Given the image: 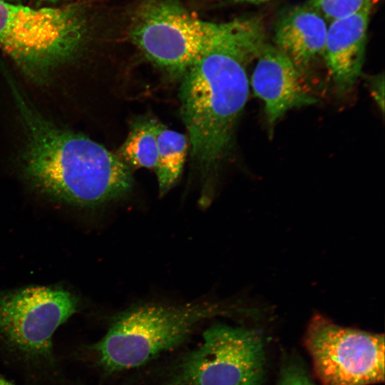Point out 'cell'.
Wrapping results in <instances>:
<instances>
[{"mask_svg": "<svg viewBox=\"0 0 385 385\" xmlns=\"http://www.w3.org/2000/svg\"><path fill=\"white\" fill-rule=\"evenodd\" d=\"M0 385H14L3 376H0Z\"/></svg>", "mask_w": 385, "mask_h": 385, "instance_id": "ac0fdd59", "label": "cell"}, {"mask_svg": "<svg viewBox=\"0 0 385 385\" xmlns=\"http://www.w3.org/2000/svg\"><path fill=\"white\" fill-rule=\"evenodd\" d=\"M158 162L155 169L160 195L167 193L178 180L188 148L187 137L160 122L157 128Z\"/></svg>", "mask_w": 385, "mask_h": 385, "instance_id": "7c38bea8", "label": "cell"}, {"mask_svg": "<svg viewBox=\"0 0 385 385\" xmlns=\"http://www.w3.org/2000/svg\"><path fill=\"white\" fill-rule=\"evenodd\" d=\"M256 18L220 23L211 50L180 78V113L191 153L205 175L230 151L249 96L248 66L266 44Z\"/></svg>", "mask_w": 385, "mask_h": 385, "instance_id": "6da1fadb", "label": "cell"}, {"mask_svg": "<svg viewBox=\"0 0 385 385\" xmlns=\"http://www.w3.org/2000/svg\"><path fill=\"white\" fill-rule=\"evenodd\" d=\"M278 385H315L306 373L297 366L286 367Z\"/></svg>", "mask_w": 385, "mask_h": 385, "instance_id": "9a60e30c", "label": "cell"}, {"mask_svg": "<svg viewBox=\"0 0 385 385\" xmlns=\"http://www.w3.org/2000/svg\"><path fill=\"white\" fill-rule=\"evenodd\" d=\"M236 2L247 3V4H262L270 1L271 0H234Z\"/></svg>", "mask_w": 385, "mask_h": 385, "instance_id": "e0dca14e", "label": "cell"}, {"mask_svg": "<svg viewBox=\"0 0 385 385\" xmlns=\"http://www.w3.org/2000/svg\"><path fill=\"white\" fill-rule=\"evenodd\" d=\"M255 61L250 84L264 103L270 132L289 111L318 102L305 75L274 45L266 43Z\"/></svg>", "mask_w": 385, "mask_h": 385, "instance_id": "9c48e42d", "label": "cell"}, {"mask_svg": "<svg viewBox=\"0 0 385 385\" xmlns=\"http://www.w3.org/2000/svg\"><path fill=\"white\" fill-rule=\"evenodd\" d=\"M366 82L369 83V88L374 99L383 112L384 104V78L383 73L369 76L367 78Z\"/></svg>", "mask_w": 385, "mask_h": 385, "instance_id": "2e32d148", "label": "cell"}, {"mask_svg": "<svg viewBox=\"0 0 385 385\" xmlns=\"http://www.w3.org/2000/svg\"><path fill=\"white\" fill-rule=\"evenodd\" d=\"M78 299L58 287L0 292V344L20 356L52 359V337L77 310Z\"/></svg>", "mask_w": 385, "mask_h": 385, "instance_id": "52a82bcc", "label": "cell"}, {"mask_svg": "<svg viewBox=\"0 0 385 385\" xmlns=\"http://www.w3.org/2000/svg\"><path fill=\"white\" fill-rule=\"evenodd\" d=\"M328 24L309 4L284 13L274 28L275 46L304 75L319 57H323Z\"/></svg>", "mask_w": 385, "mask_h": 385, "instance_id": "8fae6325", "label": "cell"}, {"mask_svg": "<svg viewBox=\"0 0 385 385\" xmlns=\"http://www.w3.org/2000/svg\"><path fill=\"white\" fill-rule=\"evenodd\" d=\"M40 1H44V2H48V3H51V4H56V3L63 1H65V0H40Z\"/></svg>", "mask_w": 385, "mask_h": 385, "instance_id": "d6986e66", "label": "cell"}, {"mask_svg": "<svg viewBox=\"0 0 385 385\" xmlns=\"http://www.w3.org/2000/svg\"><path fill=\"white\" fill-rule=\"evenodd\" d=\"M369 0H310L309 3L327 21H332L359 11Z\"/></svg>", "mask_w": 385, "mask_h": 385, "instance_id": "5bb4252c", "label": "cell"}, {"mask_svg": "<svg viewBox=\"0 0 385 385\" xmlns=\"http://www.w3.org/2000/svg\"><path fill=\"white\" fill-rule=\"evenodd\" d=\"M202 339L178 366L174 385H260L265 349L259 333L218 324Z\"/></svg>", "mask_w": 385, "mask_h": 385, "instance_id": "ba28073f", "label": "cell"}, {"mask_svg": "<svg viewBox=\"0 0 385 385\" xmlns=\"http://www.w3.org/2000/svg\"><path fill=\"white\" fill-rule=\"evenodd\" d=\"M305 346L322 385H372L384 381V336L338 325L316 315Z\"/></svg>", "mask_w": 385, "mask_h": 385, "instance_id": "8992f818", "label": "cell"}, {"mask_svg": "<svg viewBox=\"0 0 385 385\" xmlns=\"http://www.w3.org/2000/svg\"><path fill=\"white\" fill-rule=\"evenodd\" d=\"M87 36L77 6L36 9L0 0V48L36 81L73 58Z\"/></svg>", "mask_w": 385, "mask_h": 385, "instance_id": "277c9868", "label": "cell"}, {"mask_svg": "<svg viewBox=\"0 0 385 385\" xmlns=\"http://www.w3.org/2000/svg\"><path fill=\"white\" fill-rule=\"evenodd\" d=\"M376 0L359 11L330 21L323 58L339 95L351 91L361 74L367 31Z\"/></svg>", "mask_w": 385, "mask_h": 385, "instance_id": "30bf717a", "label": "cell"}, {"mask_svg": "<svg viewBox=\"0 0 385 385\" xmlns=\"http://www.w3.org/2000/svg\"><path fill=\"white\" fill-rule=\"evenodd\" d=\"M229 312L226 305L208 301L133 307L115 317L92 348L107 372L134 369L179 346L200 323Z\"/></svg>", "mask_w": 385, "mask_h": 385, "instance_id": "3957f363", "label": "cell"}, {"mask_svg": "<svg viewBox=\"0 0 385 385\" xmlns=\"http://www.w3.org/2000/svg\"><path fill=\"white\" fill-rule=\"evenodd\" d=\"M1 1H7V0H1Z\"/></svg>", "mask_w": 385, "mask_h": 385, "instance_id": "ffe728a7", "label": "cell"}, {"mask_svg": "<svg viewBox=\"0 0 385 385\" xmlns=\"http://www.w3.org/2000/svg\"><path fill=\"white\" fill-rule=\"evenodd\" d=\"M9 83L26 133L23 173L36 191L80 207L100 205L129 192L133 184L131 170L116 153L48 121L13 81Z\"/></svg>", "mask_w": 385, "mask_h": 385, "instance_id": "7a4b0ae2", "label": "cell"}, {"mask_svg": "<svg viewBox=\"0 0 385 385\" xmlns=\"http://www.w3.org/2000/svg\"><path fill=\"white\" fill-rule=\"evenodd\" d=\"M219 29L178 0H146L132 18L129 36L151 63L181 78L211 50Z\"/></svg>", "mask_w": 385, "mask_h": 385, "instance_id": "5b68a950", "label": "cell"}, {"mask_svg": "<svg viewBox=\"0 0 385 385\" xmlns=\"http://www.w3.org/2000/svg\"><path fill=\"white\" fill-rule=\"evenodd\" d=\"M159 121L150 116L135 120L116 155L130 168L155 170L158 162L157 128Z\"/></svg>", "mask_w": 385, "mask_h": 385, "instance_id": "4fadbf2b", "label": "cell"}]
</instances>
